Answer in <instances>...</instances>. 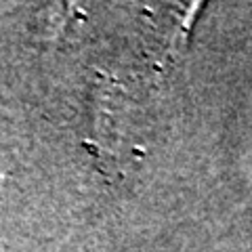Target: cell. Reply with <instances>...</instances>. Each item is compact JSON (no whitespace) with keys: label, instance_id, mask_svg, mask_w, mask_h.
Returning a JSON list of instances; mask_svg holds the SVG:
<instances>
[{"label":"cell","instance_id":"obj_1","mask_svg":"<svg viewBox=\"0 0 252 252\" xmlns=\"http://www.w3.org/2000/svg\"><path fill=\"white\" fill-rule=\"evenodd\" d=\"M55 252H59V250H55Z\"/></svg>","mask_w":252,"mask_h":252}]
</instances>
